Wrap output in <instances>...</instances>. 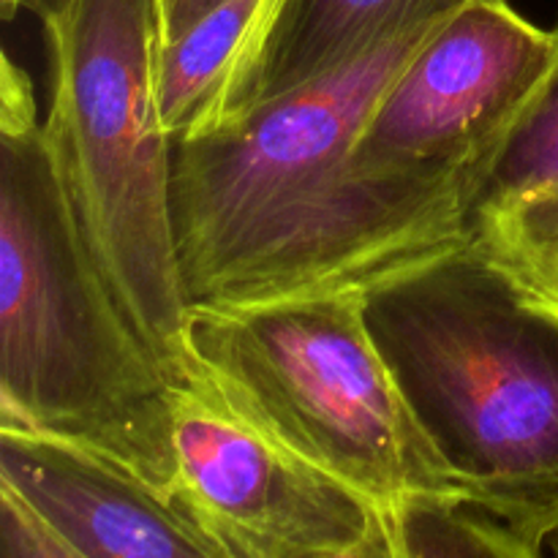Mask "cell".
Listing matches in <instances>:
<instances>
[{
    "mask_svg": "<svg viewBox=\"0 0 558 558\" xmlns=\"http://www.w3.org/2000/svg\"><path fill=\"white\" fill-rule=\"evenodd\" d=\"M441 22L174 140L172 229L189 308L365 292L469 243L485 167L363 178L349 163L374 104Z\"/></svg>",
    "mask_w": 558,
    "mask_h": 558,
    "instance_id": "cell-1",
    "label": "cell"
},
{
    "mask_svg": "<svg viewBox=\"0 0 558 558\" xmlns=\"http://www.w3.org/2000/svg\"><path fill=\"white\" fill-rule=\"evenodd\" d=\"M178 381L87 240L22 65L0 71V428L178 490Z\"/></svg>",
    "mask_w": 558,
    "mask_h": 558,
    "instance_id": "cell-2",
    "label": "cell"
},
{
    "mask_svg": "<svg viewBox=\"0 0 558 558\" xmlns=\"http://www.w3.org/2000/svg\"><path fill=\"white\" fill-rule=\"evenodd\" d=\"M363 303L456 499L543 548L558 526V316L469 243L374 283Z\"/></svg>",
    "mask_w": 558,
    "mask_h": 558,
    "instance_id": "cell-3",
    "label": "cell"
},
{
    "mask_svg": "<svg viewBox=\"0 0 558 558\" xmlns=\"http://www.w3.org/2000/svg\"><path fill=\"white\" fill-rule=\"evenodd\" d=\"M52 47L47 134L104 270L178 387L189 385L172 229V147L158 112L156 0H71L44 22Z\"/></svg>",
    "mask_w": 558,
    "mask_h": 558,
    "instance_id": "cell-4",
    "label": "cell"
},
{
    "mask_svg": "<svg viewBox=\"0 0 558 558\" xmlns=\"http://www.w3.org/2000/svg\"><path fill=\"white\" fill-rule=\"evenodd\" d=\"M185 352L232 412L374 505L456 499L371 336L363 292L194 305Z\"/></svg>",
    "mask_w": 558,
    "mask_h": 558,
    "instance_id": "cell-5",
    "label": "cell"
},
{
    "mask_svg": "<svg viewBox=\"0 0 558 558\" xmlns=\"http://www.w3.org/2000/svg\"><path fill=\"white\" fill-rule=\"evenodd\" d=\"M558 58V33L507 0H474L441 22L365 118L349 163L363 178H445L483 169Z\"/></svg>",
    "mask_w": 558,
    "mask_h": 558,
    "instance_id": "cell-6",
    "label": "cell"
},
{
    "mask_svg": "<svg viewBox=\"0 0 558 558\" xmlns=\"http://www.w3.org/2000/svg\"><path fill=\"white\" fill-rule=\"evenodd\" d=\"M178 490L238 558H303L363 537L379 505L227 407L199 376L174 396Z\"/></svg>",
    "mask_w": 558,
    "mask_h": 558,
    "instance_id": "cell-7",
    "label": "cell"
},
{
    "mask_svg": "<svg viewBox=\"0 0 558 558\" xmlns=\"http://www.w3.org/2000/svg\"><path fill=\"white\" fill-rule=\"evenodd\" d=\"M0 485L82 558H238L183 496L65 441L0 428Z\"/></svg>",
    "mask_w": 558,
    "mask_h": 558,
    "instance_id": "cell-8",
    "label": "cell"
},
{
    "mask_svg": "<svg viewBox=\"0 0 558 558\" xmlns=\"http://www.w3.org/2000/svg\"><path fill=\"white\" fill-rule=\"evenodd\" d=\"M469 3L474 0H278L240 54L205 129L308 85L387 38L450 20Z\"/></svg>",
    "mask_w": 558,
    "mask_h": 558,
    "instance_id": "cell-9",
    "label": "cell"
},
{
    "mask_svg": "<svg viewBox=\"0 0 558 558\" xmlns=\"http://www.w3.org/2000/svg\"><path fill=\"white\" fill-rule=\"evenodd\" d=\"M278 0H223L178 41L158 47L156 90L172 140L205 129L238 65Z\"/></svg>",
    "mask_w": 558,
    "mask_h": 558,
    "instance_id": "cell-10",
    "label": "cell"
},
{
    "mask_svg": "<svg viewBox=\"0 0 558 558\" xmlns=\"http://www.w3.org/2000/svg\"><path fill=\"white\" fill-rule=\"evenodd\" d=\"M469 245L507 272L529 300L558 316V194L480 213Z\"/></svg>",
    "mask_w": 558,
    "mask_h": 558,
    "instance_id": "cell-11",
    "label": "cell"
},
{
    "mask_svg": "<svg viewBox=\"0 0 558 558\" xmlns=\"http://www.w3.org/2000/svg\"><path fill=\"white\" fill-rule=\"evenodd\" d=\"M554 31L558 33V22ZM545 194H558V58L485 163L472 221L490 207Z\"/></svg>",
    "mask_w": 558,
    "mask_h": 558,
    "instance_id": "cell-12",
    "label": "cell"
},
{
    "mask_svg": "<svg viewBox=\"0 0 558 558\" xmlns=\"http://www.w3.org/2000/svg\"><path fill=\"white\" fill-rule=\"evenodd\" d=\"M390 515L403 558H543L499 518L450 496H409Z\"/></svg>",
    "mask_w": 558,
    "mask_h": 558,
    "instance_id": "cell-13",
    "label": "cell"
},
{
    "mask_svg": "<svg viewBox=\"0 0 558 558\" xmlns=\"http://www.w3.org/2000/svg\"><path fill=\"white\" fill-rule=\"evenodd\" d=\"M0 558H82L25 501L0 485Z\"/></svg>",
    "mask_w": 558,
    "mask_h": 558,
    "instance_id": "cell-14",
    "label": "cell"
},
{
    "mask_svg": "<svg viewBox=\"0 0 558 558\" xmlns=\"http://www.w3.org/2000/svg\"><path fill=\"white\" fill-rule=\"evenodd\" d=\"M303 558H403L390 507H379L368 532L360 539H354V543L343 545V548L319 550V554H311Z\"/></svg>",
    "mask_w": 558,
    "mask_h": 558,
    "instance_id": "cell-15",
    "label": "cell"
},
{
    "mask_svg": "<svg viewBox=\"0 0 558 558\" xmlns=\"http://www.w3.org/2000/svg\"><path fill=\"white\" fill-rule=\"evenodd\" d=\"M223 0H156L158 36L161 44L178 41L191 31L205 14H210Z\"/></svg>",
    "mask_w": 558,
    "mask_h": 558,
    "instance_id": "cell-16",
    "label": "cell"
},
{
    "mask_svg": "<svg viewBox=\"0 0 558 558\" xmlns=\"http://www.w3.org/2000/svg\"><path fill=\"white\" fill-rule=\"evenodd\" d=\"M69 3L71 0H0V9H3L5 20H14L20 11H31V14L38 16L44 25V22H49L52 16H58Z\"/></svg>",
    "mask_w": 558,
    "mask_h": 558,
    "instance_id": "cell-17",
    "label": "cell"
},
{
    "mask_svg": "<svg viewBox=\"0 0 558 558\" xmlns=\"http://www.w3.org/2000/svg\"><path fill=\"white\" fill-rule=\"evenodd\" d=\"M545 545H548L550 556H554V558H558V526L554 529V532H550V534H548V539H545Z\"/></svg>",
    "mask_w": 558,
    "mask_h": 558,
    "instance_id": "cell-18",
    "label": "cell"
}]
</instances>
